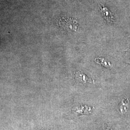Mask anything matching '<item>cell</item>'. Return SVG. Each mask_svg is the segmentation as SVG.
<instances>
[{
	"instance_id": "cell-2",
	"label": "cell",
	"mask_w": 130,
	"mask_h": 130,
	"mask_svg": "<svg viewBox=\"0 0 130 130\" xmlns=\"http://www.w3.org/2000/svg\"><path fill=\"white\" fill-rule=\"evenodd\" d=\"M99 7L104 19L108 22L114 23L115 18L113 16V14L109 11V10L104 6H101L100 5H99Z\"/></svg>"
},
{
	"instance_id": "cell-5",
	"label": "cell",
	"mask_w": 130,
	"mask_h": 130,
	"mask_svg": "<svg viewBox=\"0 0 130 130\" xmlns=\"http://www.w3.org/2000/svg\"><path fill=\"white\" fill-rule=\"evenodd\" d=\"M95 61L96 63H98V64L102 65L103 66H105V67H109V66L110 65L108 62H107L104 59H102V58H99V57L96 58Z\"/></svg>"
},
{
	"instance_id": "cell-3",
	"label": "cell",
	"mask_w": 130,
	"mask_h": 130,
	"mask_svg": "<svg viewBox=\"0 0 130 130\" xmlns=\"http://www.w3.org/2000/svg\"><path fill=\"white\" fill-rule=\"evenodd\" d=\"M74 79L77 84H85L88 82H90L88 77L83 73L77 71L75 73Z\"/></svg>"
},
{
	"instance_id": "cell-4",
	"label": "cell",
	"mask_w": 130,
	"mask_h": 130,
	"mask_svg": "<svg viewBox=\"0 0 130 130\" xmlns=\"http://www.w3.org/2000/svg\"><path fill=\"white\" fill-rule=\"evenodd\" d=\"M129 105V100L127 98H125L123 99L120 104V111L122 114H124L127 112V108Z\"/></svg>"
},
{
	"instance_id": "cell-1",
	"label": "cell",
	"mask_w": 130,
	"mask_h": 130,
	"mask_svg": "<svg viewBox=\"0 0 130 130\" xmlns=\"http://www.w3.org/2000/svg\"><path fill=\"white\" fill-rule=\"evenodd\" d=\"M59 26L67 32L75 31L78 28V22L76 19L71 18H62L59 22Z\"/></svg>"
}]
</instances>
